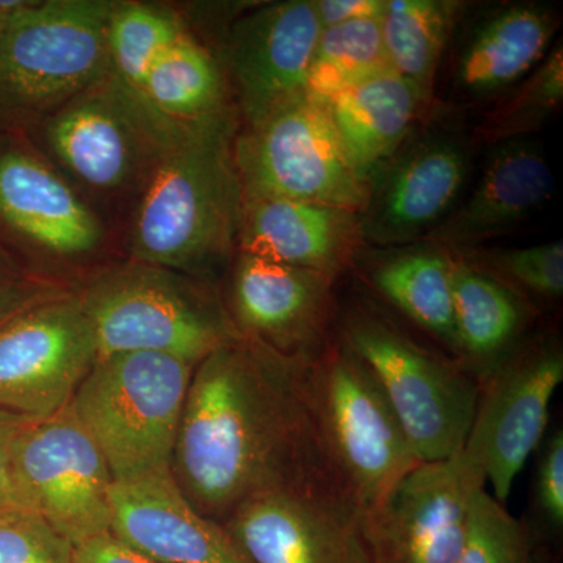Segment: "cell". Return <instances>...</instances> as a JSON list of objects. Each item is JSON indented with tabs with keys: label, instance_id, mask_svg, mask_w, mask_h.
<instances>
[{
	"label": "cell",
	"instance_id": "1",
	"mask_svg": "<svg viewBox=\"0 0 563 563\" xmlns=\"http://www.w3.org/2000/svg\"><path fill=\"white\" fill-rule=\"evenodd\" d=\"M172 473L191 506L221 525L265 492H325L350 504L322 454L299 361L242 336L196 365Z\"/></svg>",
	"mask_w": 563,
	"mask_h": 563
},
{
	"label": "cell",
	"instance_id": "2",
	"mask_svg": "<svg viewBox=\"0 0 563 563\" xmlns=\"http://www.w3.org/2000/svg\"><path fill=\"white\" fill-rule=\"evenodd\" d=\"M235 106L185 122L124 228V257L214 285L239 250L244 206Z\"/></svg>",
	"mask_w": 563,
	"mask_h": 563
},
{
	"label": "cell",
	"instance_id": "3",
	"mask_svg": "<svg viewBox=\"0 0 563 563\" xmlns=\"http://www.w3.org/2000/svg\"><path fill=\"white\" fill-rule=\"evenodd\" d=\"M184 125L107 73L27 136L114 229L117 218L125 228Z\"/></svg>",
	"mask_w": 563,
	"mask_h": 563
},
{
	"label": "cell",
	"instance_id": "4",
	"mask_svg": "<svg viewBox=\"0 0 563 563\" xmlns=\"http://www.w3.org/2000/svg\"><path fill=\"white\" fill-rule=\"evenodd\" d=\"M299 372L325 462L366 517L421 461L376 377L335 333Z\"/></svg>",
	"mask_w": 563,
	"mask_h": 563
},
{
	"label": "cell",
	"instance_id": "5",
	"mask_svg": "<svg viewBox=\"0 0 563 563\" xmlns=\"http://www.w3.org/2000/svg\"><path fill=\"white\" fill-rule=\"evenodd\" d=\"M99 358L157 352L198 365L239 339L217 287L174 269L120 257L76 288Z\"/></svg>",
	"mask_w": 563,
	"mask_h": 563
},
{
	"label": "cell",
	"instance_id": "6",
	"mask_svg": "<svg viewBox=\"0 0 563 563\" xmlns=\"http://www.w3.org/2000/svg\"><path fill=\"white\" fill-rule=\"evenodd\" d=\"M114 0H29L0 38V135H29L109 73Z\"/></svg>",
	"mask_w": 563,
	"mask_h": 563
},
{
	"label": "cell",
	"instance_id": "7",
	"mask_svg": "<svg viewBox=\"0 0 563 563\" xmlns=\"http://www.w3.org/2000/svg\"><path fill=\"white\" fill-rule=\"evenodd\" d=\"M335 335L376 377L421 462L461 453L481 391L461 362L422 346L369 303L336 312Z\"/></svg>",
	"mask_w": 563,
	"mask_h": 563
},
{
	"label": "cell",
	"instance_id": "8",
	"mask_svg": "<svg viewBox=\"0 0 563 563\" xmlns=\"http://www.w3.org/2000/svg\"><path fill=\"white\" fill-rule=\"evenodd\" d=\"M114 229L27 135H0V247L25 268L77 288L118 261Z\"/></svg>",
	"mask_w": 563,
	"mask_h": 563
},
{
	"label": "cell",
	"instance_id": "9",
	"mask_svg": "<svg viewBox=\"0 0 563 563\" xmlns=\"http://www.w3.org/2000/svg\"><path fill=\"white\" fill-rule=\"evenodd\" d=\"M195 368V363L157 352L98 358L70 406L114 481L172 466Z\"/></svg>",
	"mask_w": 563,
	"mask_h": 563
},
{
	"label": "cell",
	"instance_id": "10",
	"mask_svg": "<svg viewBox=\"0 0 563 563\" xmlns=\"http://www.w3.org/2000/svg\"><path fill=\"white\" fill-rule=\"evenodd\" d=\"M235 163L244 201L290 199L361 211L369 181L347 162L324 103L309 96L254 125L240 124Z\"/></svg>",
	"mask_w": 563,
	"mask_h": 563
},
{
	"label": "cell",
	"instance_id": "11",
	"mask_svg": "<svg viewBox=\"0 0 563 563\" xmlns=\"http://www.w3.org/2000/svg\"><path fill=\"white\" fill-rule=\"evenodd\" d=\"M113 474L70 402L22 424L10 459L14 501L51 525L73 547L111 532Z\"/></svg>",
	"mask_w": 563,
	"mask_h": 563
},
{
	"label": "cell",
	"instance_id": "12",
	"mask_svg": "<svg viewBox=\"0 0 563 563\" xmlns=\"http://www.w3.org/2000/svg\"><path fill=\"white\" fill-rule=\"evenodd\" d=\"M562 380L561 340L542 333L529 336L481 384L462 453L483 472L496 501L507 503L518 474L543 443Z\"/></svg>",
	"mask_w": 563,
	"mask_h": 563
},
{
	"label": "cell",
	"instance_id": "13",
	"mask_svg": "<svg viewBox=\"0 0 563 563\" xmlns=\"http://www.w3.org/2000/svg\"><path fill=\"white\" fill-rule=\"evenodd\" d=\"M98 358L76 290L25 310L0 329V409L27 418L58 412Z\"/></svg>",
	"mask_w": 563,
	"mask_h": 563
},
{
	"label": "cell",
	"instance_id": "14",
	"mask_svg": "<svg viewBox=\"0 0 563 563\" xmlns=\"http://www.w3.org/2000/svg\"><path fill=\"white\" fill-rule=\"evenodd\" d=\"M487 481L462 451L421 462L362 518L376 563H455L474 495Z\"/></svg>",
	"mask_w": 563,
	"mask_h": 563
},
{
	"label": "cell",
	"instance_id": "15",
	"mask_svg": "<svg viewBox=\"0 0 563 563\" xmlns=\"http://www.w3.org/2000/svg\"><path fill=\"white\" fill-rule=\"evenodd\" d=\"M321 31L312 0L263 3L232 22L218 60L242 125L306 98Z\"/></svg>",
	"mask_w": 563,
	"mask_h": 563
},
{
	"label": "cell",
	"instance_id": "16",
	"mask_svg": "<svg viewBox=\"0 0 563 563\" xmlns=\"http://www.w3.org/2000/svg\"><path fill=\"white\" fill-rule=\"evenodd\" d=\"M324 274L236 252L224 303L242 339L291 361L313 357L335 333L333 285Z\"/></svg>",
	"mask_w": 563,
	"mask_h": 563
},
{
	"label": "cell",
	"instance_id": "17",
	"mask_svg": "<svg viewBox=\"0 0 563 563\" xmlns=\"http://www.w3.org/2000/svg\"><path fill=\"white\" fill-rule=\"evenodd\" d=\"M468 172V144L455 133L407 140L369 181L363 242L398 247L431 235L454 210Z\"/></svg>",
	"mask_w": 563,
	"mask_h": 563
},
{
	"label": "cell",
	"instance_id": "18",
	"mask_svg": "<svg viewBox=\"0 0 563 563\" xmlns=\"http://www.w3.org/2000/svg\"><path fill=\"white\" fill-rule=\"evenodd\" d=\"M222 525L252 563H376L361 515L332 493H261Z\"/></svg>",
	"mask_w": 563,
	"mask_h": 563
},
{
	"label": "cell",
	"instance_id": "19",
	"mask_svg": "<svg viewBox=\"0 0 563 563\" xmlns=\"http://www.w3.org/2000/svg\"><path fill=\"white\" fill-rule=\"evenodd\" d=\"M111 532L163 563H252L224 525L207 518L185 498L172 466L110 490Z\"/></svg>",
	"mask_w": 563,
	"mask_h": 563
},
{
	"label": "cell",
	"instance_id": "20",
	"mask_svg": "<svg viewBox=\"0 0 563 563\" xmlns=\"http://www.w3.org/2000/svg\"><path fill=\"white\" fill-rule=\"evenodd\" d=\"M362 244L358 211L290 199H252L244 201L236 252L336 280L357 262Z\"/></svg>",
	"mask_w": 563,
	"mask_h": 563
},
{
	"label": "cell",
	"instance_id": "21",
	"mask_svg": "<svg viewBox=\"0 0 563 563\" xmlns=\"http://www.w3.org/2000/svg\"><path fill=\"white\" fill-rule=\"evenodd\" d=\"M553 192L550 163L532 141L495 144L472 195L448 214L428 242L453 252L468 251L529 220Z\"/></svg>",
	"mask_w": 563,
	"mask_h": 563
},
{
	"label": "cell",
	"instance_id": "22",
	"mask_svg": "<svg viewBox=\"0 0 563 563\" xmlns=\"http://www.w3.org/2000/svg\"><path fill=\"white\" fill-rule=\"evenodd\" d=\"M559 22L558 11L537 3H510L479 18L455 49V101H493L512 90L547 57Z\"/></svg>",
	"mask_w": 563,
	"mask_h": 563
},
{
	"label": "cell",
	"instance_id": "23",
	"mask_svg": "<svg viewBox=\"0 0 563 563\" xmlns=\"http://www.w3.org/2000/svg\"><path fill=\"white\" fill-rule=\"evenodd\" d=\"M455 357L477 383L529 339L536 306L462 252H453Z\"/></svg>",
	"mask_w": 563,
	"mask_h": 563
},
{
	"label": "cell",
	"instance_id": "24",
	"mask_svg": "<svg viewBox=\"0 0 563 563\" xmlns=\"http://www.w3.org/2000/svg\"><path fill=\"white\" fill-rule=\"evenodd\" d=\"M322 103L347 162L368 181L410 139L428 107L412 85L391 69Z\"/></svg>",
	"mask_w": 563,
	"mask_h": 563
},
{
	"label": "cell",
	"instance_id": "25",
	"mask_svg": "<svg viewBox=\"0 0 563 563\" xmlns=\"http://www.w3.org/2000/svg\"><path fill=\"white\" fill-rule=\"evenodd\" d=\"M453 263V251L431 242L390 247L366 262L365 279L393 310L457 361Z\"/></svg>",
	"mask_w": 563,
	"mask_h": 563
},
{
	"label": "cell",
	"instance_id": "26",
	"mask_svg": "<svg viewBox=\"0 0 563 563\" xmlns=\"http://www.w3.org/2000/svg\"><path fill=\"white\" fill-rule=\"evenodd\" d=\"M143 96L163 117L190 122L233 106L220 60L191 29L152 65Z\"/></svg>",
	"mask_w": 563,
	"mask_h": 563
},
{
	"label": "cell",
	"instance_id": "27",
	"mask_svg": "<svg viewBox=\"0 0 563 563\" xmlns=\"http://www.w3.org/2000/svg\"><path fill=\"white\" fill-rule=\"evenodd\" d=\"M461 5L446 0H385L380 29L393 73L432 101L440 63L453 35Z\"/></svg>",
	"mask_w": 563,
	"mask_h": 563
},
{
	"label": "cell",
	"instance_id": "28",
	"mask_svg": "<svg viewBox=\"0 0 563 563\" xmlns=\"http://www.w3.org/2000/svg\"><path fill=\"white\" fill-rule=\"evenodd\" d=\"M188 31L187 18L176 7L114 0L107 29L109 73L143 96L152 65Z\"/></svg>",
	"mask_w": 563,
	"mask_h": 563
},
{
	"label": "cell",
	"instance_id": "29",
	"mask_svg": "<svg viewBox=\"0 0 563 563\" xmlns=\"http://www.w3.org/2000/svg\"><path fill=\"white\" fill-rule=\"evenodd\" d=\"M390 70L379 20L344 22L322 29L314 47L306 95L324 102L332 96Z\"/></svg>",
	"mask_w": 563,
	"mask_h": 563
},
{
	"label": "cell",
	"instance_id": "30",
	"mask_svg": "<svg viewBox=\"0 0 563 563\" xmlns=\"http://www.w3.org/2000/svg\"><path fill=\"white\" fill-rule=\"evenodd\" d=\"M563 101L562 44L548 52L543 62L484 114L477 135L492 144L525 139L542 128Z\"/></svg>",
	"mask_w": 563,
	"mask_h": 563
},
{
	"label": "cell",
	"instance_id": "31",
	"mask_svg": "<svg viewBox=\"0 0 563 563\" xmlns=\"http://www.w3.org/2000/svg\"><path fill=\"white\" fill-rule=\"evenodd\" d=\"M455 563H544L532 526L496 501L487 488L474 495L465 542Z\"/></svg>",
	"mask_w": 563,
	"mask_h": 563
},
{
	"label": "cell",
	"instance_id": "32",
	"mask_svg": "<svg viewBox=\"0 0 563 563\" xmlns=\"http://www.w3.org/2000/svg\"><path fill=\"white\" fill-rule=\"evenodd\" d=\"M472 261L509 284L529 302H555L563 295L561 240L517 250L490 251Z\"/></svg>",
	"mask_w": 563,
	"mask_h": 563
},
{
	"label": "cell",
	"instance_id": "33",
	"mask_svg": "<svg viewBox=\"0 0 563 563\" xmlns=\"http://www.w3.org/2000/svg\"><path fill=\"white\" fill-rule=\"evenodd\" d=\"M0 563H76L74 547L38 515L21 507L0 514Z\"/></svg>",
	"mask_w": 563,
	"mask_h": 563
},
{
	"label": "cell",
	"instance_id": "34",
	"mask_svg": "<svg viewBox=\"0 0 563 563\" xmlns=\"http://www.w3.org/2000/svg\"><path fill=\"white\" fill-rule=\"evenodd\" d=\"M74 290L31 272L0 247V329L25 310Z\"/></svg>",
	"mask_w": 563,
	"mask_h": 563
},
{
	"label": "cell",
	"instance_id": "35",
	"mask_svg": "<svg viewBox=\"0 0 563 563\" xmlns=\"http://www.w3.org/2000/svg\"><path fill=\"white\" fill-rule=\"evenodd\" d=\"M536 473V506L551 528L563 526V432L555 431L540 444Z\"/></svg>",
	"mask_w": 563,
	"mask_h": 563
},
{
	"label": "cell",
	"instance_id": "36",
	"mask_svg": "<svg viewBox=\"0 0 563 563\" xmlns=\"http://www.w3.org/2000/svg\"><path fill=\"white\" fill-rule=\"evenodd\" d=\"M76 563H163L122 542L113 532L92 537L74 548Z\"/></svg>",
	"mask_w": 563,
	"mask_h": 563
},
{
	"label": "cell",
	"instance_id": "37",
	"mask_svg": "<svg viewBox=\"0 0 563 563\" xmlns=\"http://www.w3.org/2000/svg\"><path fill=\"white\" fill-rule=\"evenodd\" d=\"M322 29L344 22L379 20L385 10V0H318L314 2Z\"/></svg>",
	"mask_w": 563,
	"mask_h": 563
},
{
	"label": "cell",
	"instance_id": "38",
	"mask_svg": "<svg viewBox=\"0 0 563 563\" xmlns=\"http://www.w3.org/2000/svg\"><path fill=\"white\" fill-rule=\"evenodd\" d=\"M27 420L31 418L0 409V490L9 492L11 496H13L10 485L11 448L22 424Z\"/></svg>",
	"mask_w": 563,
	"mask_h": 563
},
{
	"label": "cell",
	"instance_id": "39",
	"mask_svg": "<svg viewBox=\"0 0 563 563\" xmlns=\"http://www.w3.org/2000/svg\"><path fill=\"white\" fill-rule=\"evenodd\" d=\"M13 507H18L16 503H14L13 496H11L9 492L0 490V514L5 512V510L13 509Z\"/></svg>",
	"mask_w": 563,
	"mask_h": 563
},
{
	"label": "cell",
	"instance_id": "40",
	"mask_svg": "<svg viewBox=\"0 0 563 563\" xmlns=\"http://www.w3.org/2000/svg\"><path fill=\"white\" fill-rule=\"evenodd\" d=\"M10 16H7L3 11H0V38H2L3 32H5L7 24H9Z\"/></svg>",
	"mask_w": 563,
	"mask_h": 563
}]
</instances>
